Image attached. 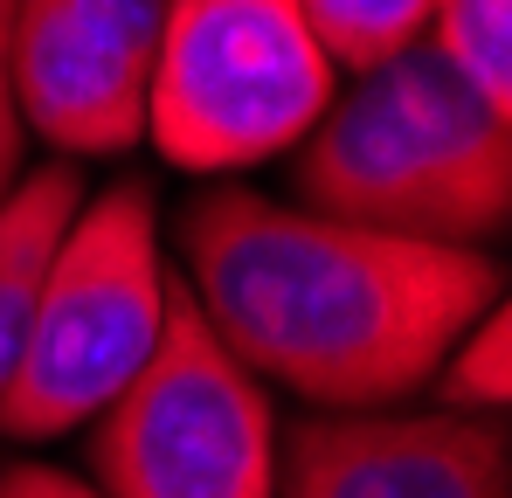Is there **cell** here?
Instances as JSON below:
<instances>
[{
	"label": "cell",
	"instance_id": "cell-1",
	"mask_svg": "<svg viewBox=\"0 0 512 498\" xmlns=\"http://www.w3.org/2000/svg\"><path fill=\"white\" fill-rule=\"evenodd\" d=\"M187 298L208 332L312 409H388L436 381L443 353L506 305L492 249L326 222L250 187L180 208Z\"/></svg>",
	"mask_w": 512,
	"mask_h": 498
},
{
	"label": "cell",
	"instance_id": "cell-12",
	"mask_svg": "<svg viewBox=\"0 0 512 498\" xmlns=\"http://www.w3.org/2000/svg\"><path fill=\"white\" fill-rule=\"evenodd\" d=\"M70 14H84L90 28H104L111 42H125L132 56L153 63V42H160V21H167V0H63Z\"/></svg>",
	"mask_w": 512,
	"mask_h": 498
},
{
	"label": "cell",
	"instance_id": "cell-3",
	"mask_svg": "<svg viewBox=\"0 0 512 498\" xmlns=\"http://www.w3.org/2000/svg\"><path fill=\"white\" fill-rule=\"evenodd\" d=\"M167 326V263H160V194L125 173L90 194L56 243L42 277L21 360L0 388V436L42 443L118 402V388L153 360Z\"/></svg>",
	"mask_w": 512,
	"mask_h": 498
},
{
	"label": "cell",
	"instance_id": "cell-11",
	"mask_svg": "<svg viewBox=\"0 0 512 498\" xmlns=\"http://www.w3.org/2000/svg\"><path fill=\"white\" fill-rule=\"evenodd\" d=\"M512 326H506V305H492L478 326L464 332L443 367H436V395L443 409H464V415H506V395H512Z\"/></svg>",
	"mask_w": 512,
	"mask_h": 498
},
{
	"label": "cell",
	"instance_id": "cell-7",
	"mask_svg": "<svg viewBox=\"0 0 512 498\" xmlns=\"http://www.w3.org/2000/svg\"><path fill=\"white\" fill-rule=\"evenodd\" d=\"M153 63L70 14L63 0H14L7 14V83L21 132L63 160H111L146 139Z\"/></svg>",
	"mask_w": 512,
	"mask_h": 498
},
{
	"label": "cell",
	"instance_id": "cell-9",
	"mask_svg": "<svg viewBox=\"0 0 512 498\" xmlns=\"http://www.w3.org/2000/svg\"><path fill=\"white\" fill-rule=\"evenodd\" d=\"M298 14H305L312 42L326 49V63L353 77L429 42V0H298Z\"/></svg>",
	"mask_w": 512,
	"mask_h": 498
},
{
	"label": "cell",
	"instance_id": "cell-14",
	"mask_svg": "<svg viewBox=\"0 0 512 498\" xmlns=\"http://www.w3.org/2000/svg\"><path fill=\"white\" fill-rule=\"evenodd\" d=\"M7 14H14V0H0V194L21 180V153H28V132H21V111H14V83H7Z\"/></svg>",
	"mask_w": 512,
	"mask_h": 498
},
{
	"label": "cell",
	"instance_id": "cell-13",
	"mask_svg": "<svg viewBox=\"0 0 512 498\" xmlns=\"http://www.w3.org/2000/svg\"><path fill=\"white\" fill-rule=\"evenodd\" d=\"M0 498H104L63 464H0Z\"/></svg>",
	"mask_w": 512,
	"mask_h": 498
},
{
	"label": "cell",
	"instance_id": "cell-6",
	"mask_svg": "<svg viewBox=\"0 0 512 498\" xmlns=\"http://www.w3.org/2000/svg\"><path fill=\"white\" fill-rule=\"evenodd\" d=\"M277 498H512L506 415L326 409L284 429Z\"/></svg>",
	"mask_w": 512,
	"mask_h": 498
},
{
	"label": "cell",
	"instance_id": "cell-10",
	"mask_svg": "<svg viewBox=\"0 0 512 498\" xmlns=\"http://www.w3.org/2000/svg\"><path fill=\"white\" fill-rule=\"evenodd\" d=\"M429 49L512 118V0H429Z\"/></svg>",
	"mask_w": 512,
	"mask_h": 498
},
{
	"label": "cell",
	"instance_id": "cell-5",
	"mask_svg": "<svg viewBox=\"0 0 512 498\" xmlns=\"http://www.w3.org/2000/svg\"><path fill=\"white\" fill-rule=\"evenodd\" d=\"M90 422V478L104 498H277L270 395L208 332L180 277H167L153 360Z\"/></svg>",
	"mask_w": 512,
	"mask_h": 498
},
{
	"label": "cell",
	"instance_id": "cell-2",
	"mask_svg": "<svg viewBox=\"0 0 512 498\" xmlns=\"http://www.w3.org/2000/svg\"><path fill=\"white\" fill-rule=\"evenodd\" d=\"M291 194L326 222L485 249L512 215V118L416 42L319 111L291 146Z\"/></svg>",
	"mask_w": 512,
	"mask_h": 498
},
{
	"label": "cell",
	"instance_id": "cell-8",
	"mask_svg": "<svg viewBox=\"0 0 512 498\" xmlns=\"http://www.w3.org/2000/svg\"><path fill=\"white\" fill-rule=\"evenodd\" d=\"M77 208H84L77 160L28 166L0 194V388H7V374L21 360V339H28L35 298H42V277L56 263V243L70 236Z\"/></svg>",
	"mask_w": 512,
	"mask_h": 498
},
{
	"label": "cell",
	"instance_id": "cell-4",
	"mask_svg": "<svg viewBox=\"0 0 512 498\" xmlns=\"http://www.w3.org/2000/svg\"><path fill=\"white\" fill-rule=\"evenodd\" d=\"M333 104V63L298 0H167L146 139L180 173H243L291 153Z\"/></svg>",
	"mask_w": 512,
	"mask_h": 498
}]
</instances>
